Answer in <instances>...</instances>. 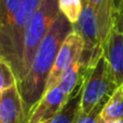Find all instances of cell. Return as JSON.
<instances>
[{"label": "cell", "instance_id": "cell-11", "mask_svg": "<svg viewBox=\"0 0 123 123\" xmlns=\"http://www.w3.org/2000/svg\"><path fill=\"white\" fill-rule=\"evenodd\" d=\"M84 74H85V68H84V64H83L81 58L74 62L63 72L57 84L61 87L66 100L70 97V95L74 93V90L77 89V86L83 80Z\"/></svg>", "mask_w": 123, "mask_h": 123}, {"label": "cell", "instance_id": "cell-8", "mask_svg": "<svg viewBox=\"0 0 123 123\" xmlns=\"http://www.w3.org/2000/svg\"><path fill=\"white\" fill-rule=\"evenodd\" d=\"M0 123H25L23 102L17 84L0 94Z\"/></svg>", "mask_w": 123, "mask_h": 123}, {"label": "cell", "instance_id": "cell-15", "mask_svg": "<svg viewBox=\"0 0 123 123\" xmlns=\"http://www.w3.org/2000/svg\"><path fill=\"white\" fill-rule=\"evenodd\" d=\"M112 26L123 34V1L118 0L115 2V10L112 16Z\"/></svg>", "mask_w": 123, "mask_h": 123}, {"label": "cell", "instance_id": "cell-6", "mask_svg": "<svg viewBox=\"0 0 123 123\" xmlns=\"http://www.w3.org/2000/svg\"><path fill=\"white\" fill-rule=\"evenodd\" d=\"M102 51L116 85L119 86L123 83V34L113 26L103 43Z\"/></svg>", "mask_w": 123, "mask_h": 123}, {"label": "cell", "instance_id": "cell-2", "mask_svg": "<svg viewBox=\"0 0 123 123\" xmlns=\"http://www.w3.org/2000/svg\"><path fill=\"white\" fill-rule=\"evenodd\" d=\"M42 0H0V55L12 67L17 83L23 80L26 25Z\"/></svg>", "mask_w": 123, "mask_h": 123}, {"label": "cell", "instance_id": "cell-20", "mask_svg": "<svg viewBox=\"0 0 123 123\" xmlns=\"http://www.w3.org/2000/svg\"><path fill=\"white\" fill-rule=\"evenodd\" d=\"M122 1H123V0H122Z\"/></svg>", "mask_w": 123, "mask_h": 123}, {"label": "cell", "instance_id": "cell-10", "mask_svg": "<svg viewBox=\"0 0 123 123\" xmlns=\"http://www.w3.org/2000/svg\"><path fill=\"white\" fill-rule=\"evenodd\" d=\"M123 119V83L116 87L103 105L98 116L99 123H113Z\"/></svg>", "mask_w": 123, "mask_h": 123}, {"label": "cell", "instance_id": "cell-12", "mask_svg": "<svg viewBox=\"0 0 123 123\" xmlns=\"http://www.w3.org/2000/svg\"><path fill=\"white\" fill-rule=\"evenodd\" d=\"M82 84H83V80L77 86V89L70 95V97L65 102V104L61 107L60 110L56 112V115L50 120V122L51 123H76L77 117H78V113H79V109H80Z\"/></svg>", "mask_w": 123, "mask_h": 123}, {"label": "cell", "instance_id": "cell-19", "mask_svg": "<svg viewBox=\"0 0 123 123\" xmlns=\"http://www.w3.org/2000/svg\"><path fill=\"white\" fill-rule=\"evenodd\" d=\"M0 57H1V55H0Z\"/></svg>", "mask_w": 123, "mask_h": 123}, {"label": "cell", "instance_id": "cell-1", "mask_svg": "<svg viewBox=\"0 0 123 123\" xmlns=\"http://www.w3.org/2000/svg\"><path fill=\"white\" fill-rule=\"evenodd\" d=\"M72 28V24L60 13L37 48L27 74L23 80L17 83L23 102L25 121L39 99L42 97L45 83L53 67L58 49Z\"/></svg>", "mask_w": 123, "mask_h": 123}, {"label": "cell", "instance_id": "cell-18", "mask_svg": "<svg viewBox=\"0 0 123 123\" xmlns=\"http://www.w3.org/2000/svg\"><path fill=\"white\" fill-rule=\"evenodd\" d=\"M42 123H51L50 121H45V122H42Z\"/></svg>", "mask_w": 123, "mask_h": 123}, {"label": "cell", "instance_id": "cell-9", "mask_svg": "<svg viewBox=\"0 0 123 123\" xmlns=\"http://www.w3.org/2000/svg\"><path fill=\"white\" fill-rule=\"evenodd\" d=\"M95 13L98 25V40L103 45L107 35L112 27L115 0H87Z\"/></svg>", "mask_w": 123, "mask_h": 123}, {"label": "cell", "instance_id": "cell-17", "mask_svg": "<svg viewBox=\"0 0 123 123\" xmlns=\"http://www.w3.org/2000/svg\"><path fill=\"white\" fill-rule=\"evenodd\" d=\"M113 123H123V119L118 120V121H116V122H113Z\"/></svg>", "mask_w": 123, "mask_h": 123}, {"label": "cell", "instance_id": "cell-16", "mask_svg": "<svg viewBox=\"0 0 123 123\" xmlns=\"http://www.w3.org/2000/svg\"><path fill=\"white\" fill-rule=\"evenodd\" d=\"M103 105L96 107V108L90 113H81L80 111H79L76 123H99L98 122V116H99V111H100V109H102Z\"/></svg>", "mask_w": 123, "mask_h": 123}, {"label": "cell", "instance_id": "cell-4", "mask_svg": "<svg viewBox=\"0 0 123 123\" xmlns=\"http://www.w3.org/2000/svg\"><path fill=\"white\" fill-rule=\"evenodd\" d=\"M60 14L57 0H42L26 25L24 36L23 70L27 74L38 45ZM24 79V78H23Z\"/></svg>", "mask_w": 123, "mask_h": 123}, {"label": "cell", "instance_id": "cell-14", "mask_svg": "<svg viewBox=\"0 0 123 123\" xmlns=\"http://www.w3.org/2000/svg\"><path fill=\"white\" fill-rule=\"evenodd\" d=\"M15 84H17V80L12 67L6 60L0 57V94Z\"/></svg>", "mask_w": 123, "mask_h": 123}, {"label": "cell", "instance_id": "cell-5", "mask_svg": "<svg viewBox=\"0 0 123 123\" xmlns=\"http://www.w3.org/2000/svg\"><path fill=\"white\" fill-rule=\"evenodd\" d=\"M83 50H84V41L80 36V34L72 28L71 31L65 37L58 49L53 67L50 71L47 83H45L44 93L57 84L63 72L74 62L81 58Z\"/></svg>", "mask_w": 123, "mask_h": 123}, {"label": "cell", "instance_id": "cell-13", "mask_svg": "<svg viewBox=\"0 0 123 123\" xmlns=\"http://www.w3.org/2000/svg\"><path fill=\"white\" fill-rule=\"evenodd\" d=\"M60 13L69 22L74 25L80 17L82 11V0H57Z\"/></svg>", "mask_w": 123, "mask_h": 123}, {"label": "cell", "instance_id": "cell-3", "mask_svg": "<svg viewBox=\"0 0 123 123\" xmlns=\"http://www.w3.org/2000/svg\"><path fill=\"white\" fill-rule=\"evenodd\" d=\"M116 87L109 66L102 55L95 66L85 69L79 111L81 113L92 112L96 107L106 103Z\"/></svg>", "mask_w": 123, "mask_h": 123}, {"label": "cell", "instance_id": "cell-7", "mask_svg": "<svg viewBox=\"0 0 123 123\" xmlns=\"http://www.w3.org/2000/svg\"><path fill=\"white\" fill-rule=\"evenodd\" d=\"M66 98L58 84L50 89L36 104L25 123H42L50 121L65 104Z\"/></svg>", "mask_w": 123, "mask_h": 123}]
</instances>
